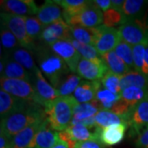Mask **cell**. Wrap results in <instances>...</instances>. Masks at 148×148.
<instances>
[{
    "label": "cell",
    "instance_id": "cell-27",
    "mask_svg": "<svg viewBox=\"0 0 148 148\" xmlns=\"http://www.w3.org/2000/svg\"><path fill=\"white\" fill-rule=\"evenodd\" d=\"M119 96L128 106L132 107L148 98V89L135 86L127 87L120 91Z\"/></svg>",
    "mask_w": 148,
    "mask_h": 148
},
{
    "label": "cell",
    "instance_id": "cell-11",
    "mask_svg": "<svg viewBox=\"0 0 148 148\" xmlns=\"http://www.w3.org/2000/svg\"><path fill=\"white\" fill-rule=\"evenodd\" d=\"M127 123L134 135H138L148 127V98L131 108L127 115Z\"/></svg>",
    "mask_w": 148,
    "mask_h": 148
},
{
    "label": "cell",
    "instance_id": "cell-23",
    "mask_svg": "<svg viewBox=\"0 0 148 148\" xmlns=\"http://www.w3.org/2000/svg\"><path fill=\"white\" fill-rule=\"evenodd\" d=\"M131 86L148 89V75L138 73L135 70L123 75L120 79L121 90Z\"/></svg>",
    "mask_w": 148,
    "mask_h": 148
},
{
    "label": "cell",
    "instance_id": "cell-44",
    "mask_svg": "<svg viewBox=\"0 0 148 148\" xmlns=\"http://www.w3.org/2000/svg\"><path fill=\"white\" fill-rule=\"evenodd\" d=\"M93 3L95 6H97L101 10H102L104 12L110 9L111 7V0H95L92 1Z\"/></svg>",
    "mask_w": 148,
    "mask_h": 148
},
{
    "label": "cell",
    "instance_id": "cell-21",
    "mask_svg": "<svg viewBox=\"0 0 148 148\" xmlns=\"http://www.w3.org/2000/svg\"><path fill=\"white\" fill-rule=\"evenodd\" d=\"M45 121V120H44ZM36 122L17 133L11 141V148H30L43 122Z\"/></svg>",
    "mask_w": 148,
    "mask_h": 148
},
{
    "label": "cell",
    "instance_id": "cell-42",
    "mask_svg": "<svg viewBox=\"0 0 148 148\" xmlns=\"http://www.w3.org/2000/svg\"><path fill=\"white\" fill-rule=\"evenodd\" d=\"M74 148H107V147L100 141H85L77 142Z\"/></svg>",
    "mask_w": 148,
    "mask_h": 148
},
{
    "label": "cell",
    "instance_id": "cell-17",
    "mask_svg": "<svg viewBox=\"0 0 148 148\" xmlns=\"http://www.w3.org/2000/svg\"><path fill=\"white\" fill-rule=\"evenodd\" d=\"M59 140L65 143L70 142H85V141H99L95 132H90L86 127L81 124L70 125L66 130L58 132Z\"/></svg>",
    "mask_w": 148,
    "mask_h": 148
},
{
    "label": "cell",
    "instance_id": "cell-22",
    "mask_svg": "<svg viewBox=\"0 0 148 148\" xmlns=\"http://www.w3.org/2000/svg\"><path fill=\"white\" fill-rule=\"evenodd\" d=\"M6 56L18 63L23 68L27 69L28 72H30L32 75H34L36 71L38 69L33 58L32 51H30L27 49L23 47L16 48V49H14Z\"/></svg>",
    "mask_w": 148,
    "mask_h": 148
},
{
    "label": "cell",
    "instance_id": "cell-1",
    "mask_svg": "<svg viewBox=\"0 0 148 148\" xmlns=\"http://www.w3.org/2000/svg\"><path fill=\"white\" fill-rule=\"evenodd\" d=\"M46 118L43 106L36 104L27 110L17 112L1 119L0 132L12 139L26 127L36 122L44 121Z\"/></svg>",
    "mask_w": 148,
    "mask_h": 148
},
{
    "label": "cell",
    "instance_id": "cell-34",
    "mask_svg": "<svg viewBox=\"0 0 148 148\" xmlns=\"http://www.w3.org/2000/svg\"><path fill=\"white\" fill-rule=\"evenodd\" d=\"M1 46L3 48L5 51V55H8L16 49V48H19L20 44L16 40L15 36L4 26L1 25Z\"/></svg>",
    "mask_w": 148,
    "mask_h": 148
},
{
    "label": "cell",
    "instance_id": "cell-40",
    "mask_svg": "<svg viewBox=\"0 0 148 148\" xmlns=\"http://www.w3.org/2000/svg\"><path fill=\"white\" fill-rule=\"evenodd\" d=\"M147 45L140 44L138 45L132 46V53H133V63H134V69L138 73H143V69L145 68V51Z\"/></svg>",
    "mask_w": 148,
    "mask_h": 148
},
{
    "label": "cell",
    "instance_id": "cell-2",
    "mask_svg": "<svg viewBox=\"0 0 148 148\" xmlns=\"http://www.w3.org/2000/svg\"><path fill=\"white\" fill-rule=\"evenodd\" d=\"M36 49L37 61L40 71L46 77L49 83L58 90L63 80L69 74L68 65L64 60L52 51V49H47L40 48Z\"/></svg>",
    "mask_w": 148,
    "mask_h": 148
},
{
    "label": "cell",
    "instance_id": "cell-38",
    "mask_svg": "<svg viewBox=\"0 0 148 148\" xmlns=\"http://www.w3.org/2000/svg\"><path fill=\"white\" fill-rule=\"evenodd\" d=\"M120 79L121 77L114 73L110 70H108L105 76L101 80L102 86L110 90L112 93H114L117 95H119L121 89H120Z\"/></svg>",
    "mask_w": 148,
    "mask_h": 148
},
{
    "label": "cell",
    "instance_id": "cell-37",
    "mask_svg": "<svg viewBox=\"0 0 148 148\" xmlns=\"http://www.w3.org/2000/svg\"><path fill=\"white\" fill-rule=\"evenodd\" d=\"M114 51L117 55L121 58L122 60L126 64L127 67L133 71L134 69V63H133V53H132V46L124 42L123 40H120L114 49Z\"/></svg>",
    "mask_w": 148,
    "mask_h": 148
},
{
    "label": "cell",
    "instance_id": "cell-26",
    "mask_svg": "<svg viewBox=\"0 0 148 148\" xmlns=\"http://www.w3.org/2000/svg\"><path fill=\"white\" fill-rule=\"evenodd\" d=\"M101 58L106 63L109 70H110L111 72H113L114 73L117 74L120 77L132 71L121 58L117 55L114 50H112L109 53H105L104 55L101 56Z\"/></svg>",
    "mask_w": 148,
    "mask_h": 148
},
{
    "label": "cell",
    "instance_id": "cell-39",
    "mask_svg": "<svg viewBox=\"0 0 148 148\" xmlns=\"http://www.w3.org/2000/svg\"><path fill=\"white\" fill-rule=\"evenodd\" d=\"M45 27L37 17L34 16H26V28L27 32L29 37L35 42L37 39H40V37L42 34L43 31L45 30Z\"/></svg>",
    "mask_w": 148,
    "mask_h": 148
},
{
    "label": "cell",
    "instance_id": "cell-28",
    "mask_svg": "<svg viewBox=\"0 0 148 148\" xmlns=\"http://www.w3.org/2000/svg\"><path fill=\"white\" fill-rule=\"evenodd\" d=\"M95 127L105 128L111 125L126 123V119L123 117L119 116L116 114L108 110H100L95 116Z\"/></svg>",
    "mask_w": 148,
    "mask_h": 148
},
{
    "label": "cell",
    "instance_id": "cell-15",
    "mask_svg": "<svg viewBox=\"0 0 148 148\" xmlns=\"http://www.w3.org/2000/svg\"><path fill=\"white\" fill-rule=\"evenodd\" d=\"M58 141V132L50 126L46 118L36 134L30 148H52Z\"/></svg>",
    "mask_w": 148,
    "mask_h": 148
},
{
    "label": "cell",
    "instance_id": "cell-29",
    "mask_svg": "<svg viewBox=\"0 0 148 148\" xmlns=\"http://www.w3.org/2000/svg\"><path fill=\"white\" fill-rule=\"evenodd\" d=\"M146 2L143 0H125L123 7V12L128 20L139 19L144 14V6Z\"/></svg>",
    "mask_w": 148,
    "mask_h": 148
},
{
    "label": "cell",
    "instance_id": "cell-35",
    "mask_svg": "<svg viewBox=\"0 0 148 148\" xmlns=\"http://www.w3.org/2000/svg\"><path fill=\"white\" fill-rule=\"evenodd\" d=\"M127 21V17L122 11L110 8L104 12V25L114 28L116 26H122Z\"/></svg>",
    "mask_w": 148,
    "mask_h": 148
},
{
    "label": "cell",
    "instance_id": "cell-13",
    "mask_svg": "<svg viewBox=\"0 0 148 148\" xmlns=\"http://www.w3.org/2000/svg\"><path fill=\"white\" fill-rule=\"evenodd\" d=\"M0 5L3 12L22 16L37 14L39 10L33 0H3Z\"/></svg>",
    "mask_w": 148,
    "mask_h": 148
},
{
    "label": "cell",
    "instance_id": "cell-32",
    "mask_svg": "<svg viewBox=\"0 0 148 148\" xmlns=\"http://www.w3.org/2000/svg\"><path fill=\"white\" fill-rule=\"evenodd\" d=\"M81 82V77L79 75L69 73L62 82L58 88V94L60 96H71L74 93L77 87Z\"/></svg>",
    "mask_w": 148,
    "mask_h": 148
},
{
    "label": "cell",
    "instance_id": "cell-6",
    "mask_svg": "<svg viewBox=\"0 0 148 148\" xmlns=\"http://www.w3.org/2000/svg\"><path fill=\"white\" fill-rule=\"evenodd\" d=\"M1 90L14 97L36 103V95L33 85L25 80L1 77Z\"/></svg>",
    "mask_w": 148,
    "mask_h": 148
},
{
    "label": "cell",
    "instance_id": "cell-9",
    "mask_svg": "<svg viewBox=\"0 0 148 148\" xmlns=\"http://www.w3.org/2000/svg\"><path fill=\"white\" fill-rule=\"evenodd\" d=\"M98 28V37L94 47L96 49L100 55L114 50L117 45L121 40L120 34L118 29L106 27L104 24Z\"/></svg>",
    "mask_w": 148,
    "mask_h": 148
},
{
    "label": "cell",
    "instance_id": "cell-36",
    "mask_svg": "<svg viewBox=\"0 0 148 148\" xmlns=\"http://www.w3.org/2000/svg\"><path fill=\"white\" fill-rule=\"evenodd\" d=\"M95 99L100 102L101 110L110 111L114 105L120 99V96L105 88H101L97 92Z\"/></svg>",
    "mask_w": 148,
    "mask_h": 148
},
{
    "label": "cell",
    "instance_id": "cell-47",
    "mask_svg": "<svg viewBox=\"0 0 148 148\" xmlns=\"http://www.w3.org/2000/svg\"><path fill=\"white\" fill-rule=\"evenodd\" d=\"M52 148H69V146H68L67 143H65L64 142H62V141L59 140L58 143Z\"/></svg>",
    "mask_w": 148,
    "mask_h": 148
},
{
    "label": "cell",
    "instance_id": "cell-12",
    "mask_svg": "<svg viewBox=\"0 0 148 148\" xmlns=\"http://www.w3.org/2000/svg\"><path fill=\"white\" fill-rule=\"evenodd\" d=\"M37 103L12 96L4 90H0V115L1 119L17 112L27 110Z\"/></svg>",
    "mask_w": 148,
    "mask_h": 148
},
{
    "label": "cell",
    "instance_id": "cell-31",
    "mask_svg": "<svg viewBox=\"0 0 148 148\" xmlns=\"http://www.w3.org/2000/svg\"><path fill=\"white\" fill-rule=\"evenodd\" d=\"M69 41L72 43L74 48L78 51V53L82 56L83 58L91 60V61H94L96 63L103 62V59L101 58L100 53H98V51L96 50V49L93 45L80 43L77 40H74L73 38L72 40H70Z\"/></svg>",
    "mask_w": 148,
    "mask_h": 148
},
{
    "label": "cell",
    "instance_id": "cell-4",
    "mask_svg": "<svg viewBox=\"0 0 148 148\" xmlns=\"http://www.w3.org/2000/svg\"><path fill=\"white\" fill-rule=\"evenodd\" d=\"M1 25L6 27L16 38L21 47L34 51L35 43L29 37L26 28V16L1 12Z\"/></svg>",
    "mask_w": 148,
    "mask_h": 148
},
{
    "label": "cell",
    "instance_id": "cell-24",
    "mask_svg": "<svg viewBox=\"0 0 148 148\" xmlns=\"http://www.w3.org/2000/svg\"><path fill=\"white\" fill-rule=\"evenodd\" d=\"M71 32L74 40L85 45H95L98 37V28H88L81 26H71Z\"/></svg>",
    "mask_w": 148,
    "mask_h": 148
},
{
    "label": "cell",
    "instance_id": "cell-10",
    "mask_svg": "<svg viewBox=\"0 0 148 148\" xmlns=\"http://www.w3.org/2000/svg\"><path fill=\"white\" fill-rule=\"evenodd\" d=\"M50 49L53 53L64 60L65 64L68 65L70 72H77L78 64L82 58L72 43L69 40H58L53 44Z\"/></svg>",
    "mask_w": 148,
    "mask_h": 148
},
{
    "label": "cell",
    "instance_id": "cell-25",
    "mask_svg": "<svg viewBox=\"0 0 148 148\" xmlns=\"http://www.w3.org/2000/svg\"><path fill=\"white\" fill-rule=\"evenodd\" d=\"M53 2L62 8L64 20L81 12L90 3V1L85 0H54Z\"/></svg>",
    "mask_w": 148,
    "mask_h": 148
},
{
    "label": "cell",
    "instance_id": "cell-7",
    "mask_svg": "<svg viewBox=\"0 0 148 148\" xmlns=\"http://www.w3.org/2000/svg\"><path fill=\"white\" fill-rule=\"evenodd\" d=\"M122 40L134 46L140 44L148 45V32L143 27L139 19L128 21L118 28Z\"/></svg>",
    "mask_w": 148,
    "mask_h": 148
},
{
    "label": "cell",
    "instance_id": "cell-18",
    "mask_svg": "<svg viewBox=\"0 0 148 148\" xmlns=\"http://www.w3.org/2000/svg\"><path fill=\"white\" fill-rule=\"evenodd\" d=\"M101 86V81H82L73 96L77 103H90L96 98Z\"/></svg>",
    "mask_w": 148,
    "mask_h": 148
},
{
    "label": "cell",
    "instance_id": "cell-8",
    "mask_svg": "<svg viewBox=\"0 0 148 148\" xmlns=\"http://www.w3.org/2000/svg\"><path fill=\"white\" fill-rule=\"evenodd\" d=\"M32 85L36 95V103L44 108L49 102L60 96L58 90H56L52 85L49 83L45 77L43 76L40 69H37L33 75Z\"/></svg>",
    "mask_w": 148,
    "mask_h": 148
},
{
    "label": "cell",
    "instance_id": "cell-45",
    "mask_svg": "<svg viewBox=\"0 0 148 148\" xmlns=\"http://www.w3.org/2000/svg\"><path fill=\"white\" fill-rule=\"evenodd\" d=\"M12 139L0 132V148H11Z\"/></svg>",
    "mask_w": 148,
    "mask_h": 148
},
{
    "label": "cell",
    "instance_id": "cell-3",
    "mask_svg": "<svg viewBox=\"0 0 148 148\" xmlns=\"http://www.w3.org/2000/svg\"><path fill=\"white\" fill-rule=\"evenodd\" d=\"M77 104V101L73 95L59 96L44 108L50 126L55 131L62 132L70 126L73 117V108Z\"/></svg>",
    "mask_w": 148,
    "mask_h": 148
},
{
    "label": "cell",
    "instance_id": "cell-43",
    "mask_svg": "<svg viewBox=\"0 0 148 148\" xmlns=\"http://www.w3.org/2000/svg\"><path fill=\"white\" fill-rule=\"evenodd\" d=\"M136 146L138 148H148V127H145L138 134Z\"/></svg>",
    "mask_w": 148,
    "mask_h": 148
},
{
    "label": "cell",
    "instance_id": "cell-41",
    "mask_svg": "<svg viewBox=\"0 0 148 148\" xmlns=\"http://www.w3.org/2000/svg\"><path fill=\"white\" fill-rule=\"evenodd\" d=\"M131 108H132L131 106H128L125 101H123L121 98H120L114 105V106L112 107V109L110 111L114 113V114H116L119 115V116L123 117L126 119V122H127V115L128 114V113H129V111L131 110Z\"/></svg>",
    "mask_w": 148,
    "mask_h": 148
},
{
    "label": "cell",
    "instance_id": "cell-30",
    "mask_svg": "<svg viewBox=\"0 0 148 148\" xmlns=\"http://www.w3.org/2000/svg\"><path fill=\"white\" fill-rule=\"evenodd\" d=\"M46 27L52 34V36L58 40L69 41L73 38L71 32V26H69L64 19H61Z\"/></svg>",
    "mask_w": 148,
    "mask_h": 148
},
{
    "label": "cell",
    "instance_id": "cell-33",
    "mask_svg": "<svg viewBox=\"0 0 148 148\" xmlns=\"http://www.w3.org/2000/svg\"><path fill=\"white\" fill-rule=\"evenodd\" d=\"M100 110L94 105L93 102L90 103H77L73 108V119L77 120L86 119L90 117L95 116Z\"/></svg>",
    "mask_w": 148,
    "mask_h": 148
},
{
    "label": "cell",
    "instance_id": "cell-20",
    "mask_svg": "<svg viewBox=\"0 0 148 148\" xmlns=\"http://www.w3.org/2000/svg\"><path fill=\"white\" fill-rule=\"evenodd\" d=\"M3 63L4 70L3 73L1 74V77L25 80L29 82H32L33 75L18 63L7 56H3Z\"/></svg>",
    "mask_w": 148,
    "mask_h": 148
},
{
    "label": "cell",
    "instance_id": "cell-19",
    "mask_svg": "<svg viewBox=\"0 0 148 148\" xmlns=\"http://www.w3.org/2000/svg\"><path fill=\"white\" fill-rule=\"evenodd\" d=\"M36 17L45 27H48L64 18L62 8L53 1H46L39 8Z\"/></svg>",
    "mask_w": 148,
    "mask_h": 148
},
{
    "label": "cell",
    "instance_id": "cell-5",
    "mask_svg": "<svg viewBox=\"0 0 148 148\" xmlns=\"http://www.w3.org/2000/svg\"><path fill=\"white\" fill-rule=\"evenodd\" d=\"M66 21L69 26H81V27L95 28L101 26L104 22V13L95 6L92 1L85 9L81 12L67 18Z\"/></svg>",
    "mask_w": 148,
    "mask_h": 148
},
{
    "label": "cell",
    "instance_id": "cell-16",
    "mask_svg": "<svg viewBox=\"0 0 148 148\" xmlns=\"http://www.w3.org/2000/svg\"><path fill=\"white\" fill-rule=\"evenodd\" d=\"M127 127L128 125L126 123H120L105 128L95 127L94 130L101 143L106 146H114L123 140Z\"/></svg>",
    "mask_w": 148,
    "mask_h": 148
},
{
    "label": "cell",
    "instance_id": "cell-14",
    "mask_svg": "<svg viewBox=\"0 0 148 148\" xmlns=\"http://www.w3.org/2000/svg\"><path fill=\"white\" fill-rule=\"evenodd\" d=\"M106 63H96L86 58H82L78 64L77 73L81 77L88 81H100L108 71Z\"/></svg>",
    "mask_w": 148,
    "mask_h": 148
},
{
    "label": "cell",
    "instance_id": "cell-46",
    "mask_svg": "<svg viewBox=\"0 0 148 148\" xmlns=\"http://www.w3.org/2000/svg\"><path fill=\"white\" fill-rule=\"evenodd\" d=\"M124 4L123 0H111V8L123 12V7Z\"/></svg>",
    "mask_w": 148,
    "mask_h": 148
}]
</instances>
